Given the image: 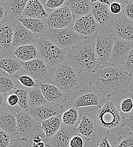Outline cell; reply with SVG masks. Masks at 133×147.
I'll return each mask as SVG.
<instances>
[{"instance_id": "cell-1", "label": "cell", "mask_w": 133, "mask_h": 147, "mask_svg": "<svg viewBox=\"0 0 133 147\" xmlns=\"http://www.w3.org/2000/svg\"><path fill=\"white\" fill-rule=\"evenodd\" d=\"M132 81L130 73L121 66L110 63L101 66L88 78L90 85L108 97L128 92Z\"/></svg>"}, {"instance_id": "cell-2", "label": "cell", "mask_w": 133, "mask_h": 147, "mask_svg": "<svg viewBox=\"0 0 133 147\" xmlns=\"http://www.w3.org/2000/svg\"><path fill=\"white\" fill-rule=\"evenodd\" d=\"M95 44L96 38H87L67 52V62L79 74L82 72L94 73L100 67Z\"/></svg>"}, {"instance_id": "cell-3", "label": "cell", "mask_w": 133, "mask_h": 147, "mask_svg": "<svg viewBox=\"0 0 133 147\" xmlns=\"http://www.w3.org/2000/svg\"><path fill=\"white\" fill-rule=\"evenodd\" d=\"M95 117L99 130L102 135H107L110 131L121 135L126 133V118L122 115L113 101H107L97 111Z\"/></svg>"}, {"instance_id": "cell-4", "label": "cell", "mask_w": 133, "mask_h": 147, "mask_svg": "<svg viewBox=\"0 0 133 147\" xmlns=\"http://www.w3.org/2000/svg\"><path fill=\"white\" fill-rule=\"evenodd\" d=\"M51 74L52 84L64 93L72 92L79 87V74L67 61L51 69Z\"/></svg>"}, {"instance_id": "cell-5", "label": "cell", "mask_w": 133, "mask_h": 147, "mask_svg": "<svg viewBox=\"0 0 133 147\" xmlns=\"http://www.w3.org/2000/svg\"><path fill=\"white\" fill-rule=\"evenodd\" d=\"M35 46L40 58L51 69L55 68L67 61V52L59 48L44 35L38 36Z\"/></svg>"}, {"instance_id": "cell-6", "label": "cell", "mask_w": 133, "mask_h": 147, "mask_svg": "<svg viewBox=\"0 0 133 147\" xmlns=\"http://www.w3.org/2000/svg\"><path fill=\"white\" fill-rule=\"evenodd\" d=\"M44 36L66 52L87 38L78 34L72 27L62 29L48 28Z\"/></svg>"}, {"instance_id": "cell-7", "label": "cell", "mask_w": 133, "mask_h": 147, "mask_svg": "<svg viewBox=\"0 0 133 147\" xmlns=\"http://www.w3.org/2000/svg\"><path fill=\"white\" fill-rule=\"evenodd\" d=\"M108 26L117 38H121L133 42V20L128 18L123 13L113 16Z\"/></svg>"}, {"instance_id": "cell-8", "label": "cell", "mask_w": 133, "mask_h": 147, "mask_svg": "<svg viewBox=\"0 0 133 147\" xmlns=\"http://www.w3.org/2000/svg\"><path fill=\"white\" fill-rule=\"evenodd\" d=\"M24 71L38 84L46 83L52 78L49 66L41 58H36L27 62H20Z\"/></svg>"}, {"instance_id": "cell-9", "label": "cell", "mask_w": 133, "mask_h": 147, "mask_svg": "<svg viewBox=\"0 0 133 147\" xmlns=\"http://www.w3.org/2000/svg\"><path fill=\"white\" fill-rule=\"evenodd\" d=\"M74 22V17L70 9L66 5L54 10L46 19L48 27L53 29L72 27Z\"/></svg>"}, {"instance_id": "cell-10", "label": "cell", "mask_w": 133, "mask_h": 147, "mask_svg": "<svg viewBox=\"0 0 133 147\" xmlns=\"http://www.w3.org/2000/svg\"><path fill=\"white\" fill-rule=\"evenodd\" d=\"M116 39L117 38L112 34L97 35L96 37V52L100 67L109 63Z\"/></svg>"}, {"instance_id": "cell-11", "label": "cell", "mask_w": 133, "mask_h": 147, "mask_svg": "<svg viewBox=\"0 0 133 147\" xmlns=\"http://www.w3.org/2000/svg\"><path fill=\"white\" fill-rule=\"evenodd\" d=\"M18 134L22 138H29L41 129V123L37 121L30 111L20 110L16 114Z\"/></svg>"}, {"instance_id": "cell-12", "label": "cell", "mask_w": 133, "mask_h": 147, "mask_svg": "<svg viewBox=\"0 0 133 147\" xmlns=\"http://www.w3.org/2000/svg\"><path fill=\"white\" fill-rule=\"evenodd\" d=\"M100 28L92 13L77 19L72 27L78 34L86 38H96Z\"/></svg>"}, {"instance_id": "cell-13", "label": "cell", "mask_w": 133, "mask_h": 147, "mask_svg": "<svg viewBox=\"0 0 133 147\" xmlns=\"http://www.w3.org/2000/svg\"><path fill=\"white\" fill-rule=\"evenodd\" d=\"M133 48L132 41L117 38L109 63L115 66L124 65Z\"/></svg>"}, {"instance_id": "cell-14", "label": "cell", "mask_w": 133, "mask_h": 147, "mask_svg": "<svg viewBox=\"0 0 133 147\" xmlns=\"http://www.w3.org/2000/svg\"><path fill=\"white\" fill-rule=\"evenodd\" d=\"M76 129L87 141L94 140L97 136L99 129L95 115L88 113L82 114Z\"/></svg>"}, {"instance_id": "cell-15", "label": "cell", "mask_w": 133, "mask_h": 147, "mask_svg": "<svg viewBox=\"0 0 133 147\" xmlns=\"http://www.w3.org/2000/svg\"><path fill=\"white\" fill-rule=\"evenodd\" d=\"M64 111L62 105L48 102L43 105L31 109L30 114L38 122L41 123L51 118L62 115Z\"/></svg>"}, {"instance_id": "cell-16", "label": "cell", "mask_w": 133, "mask_h": 147, "mask_svg": "<svg viewBox=\"0 0 133 147\" xmlns=\"http://www.w3.org/2000/svg\"><path fill=\"white\" fill-rule=\"evenodd\" d=\"M73 107L77 108L88 107H101V99L96 93L91 91H80L71 100Z\"/></svg>"}, {"instance_id": "cell-17", "label": "cell", "mask_w": 133, "mask_h": 147, "mask_svg": "<svg viewBox=\"0 0 133 147\" xmlns=\"http://www.w3.org/2000/svg\"><path fill=\"white\" fill-rule=\"evenodd\" d=\"M14 27L13 48L25 45L36 44L38 39V35L30 31L20 22L15 25Z\"/></svg>"}, {"instance_id": "cell-18", "label": "cell", "mask_w": 133, "mask_h": 147, "mask_svg": "<svg viewBox=\"0 0 133 147\" xmlns=\"http://www.w3.org/2000/svg\"><path fill=\"white\" fill-rule=\"evenodd\" d=\"M76 135L80 134L75 127L62 125L57 133L49 138V145L52 147H69L70 140Z\"/></svg>"}, {"instance_id": "cell-19", "label": "cell", "mask_w": 133, "mask_h": 147, "mask_svg": "<svg viewBox=\"0 0 133 147\" xmlns=\"http://www.w3.org/2000/svg\"><path fill=\"white\" fill-rule=\"evenodd\" d=\"M45 98L49 102L62 105L66 101V96L57 86L48 83L39 84Z\"/></svg>"}, {"instance_id": "cell-20", "label": "cell", "mask_w": 133, "mask_h": 147, "mask_svg": "<svg viewBox=\"0 0 133 147\" xmlns=\"http://www.w3.org/2000/svg\"><path fill=\"white\" fill-rule=\"evenodd\" d=\"M0 129L8 133L11 137L19 134L16 114L9 110H1Z\"/></svg>"}, {"instance_id": "cell-21", "label": "cell", "mask_w": 133, "mask_h": 147, "mask_svg": "<svg viewBox=\"0 0 133 147\" xmlns=\"http://www.w3.org/2000/svg\"><path fill=\"white\" fill-rule=\"evenodd\" d=\"M91 13L100 27L108 26L113 17L109 6L98 1L91 2Z\"/></svg>"}, {"instance_id": "cell-22", "label": "cell", "mask_w": 133, "mask_h": 147, "mask_svg": "<svg viewBox=\"0 0 133 147\" xmlns=\"http://www.w3.org/2000/svg\"><path fill=\"white\" fill-rule=\"evenodd\" d=\"M48 16L44 5L39 0H28L21 18L47 19Z\"/></svg>"}, {"instance_id": "cell-23", "label": "cell", "mask_w": 133, "mask_h": 147, "mask_svg": "<svg viewBox=\"0 0 133 147\" xmlns=\"http://www.w3.org/2000/svg\"><path fill=\"white\" fill-rule=\"evenodd\" d=\"M14 27L9 23L1 24L0 27V45L1 51L10 53L13 49Z\"/></svg>"}, {"instance_id": "cell-24", "label": "cell", "mask_w": 133, "mask_h": 147, "mask_svg": "<svg viewBox=\"0 0 133 147\" xmlns=\"http://www.w3.org/2000/svg\"><path fill=\"white\" fill-rule=\"evenodd\" d=\"M65 5L70 9L75 20L91 13L90 0H66Z\"/></svg>"}, {"instance_id": "cell-25", "label": "cell", "mask_w": 133, "mask_h": 147, "mask_svg": "<svg viewBox=\"0 0 133 147\" xmlns=\"http://www.w3.org/2000/svg\"><path fill=\"white\" fill-rule=\"evenodd\" d=\"M11 54L22 62H27L40 57L35 45H25L13 48Z\"/></svg>"}, {"instance_id": "cell-26", "label": "cell", "mask_w": 133, "mask_h": 147, "mask_svg": "<svg viewBox=\"0 0 133 147\" xmlns=\"http://www.w3.org/2000/svg\"><path fill=\"white\" fill-rule=\"evenodd\" d=\"M28 0H7L1 4L5 9L6 16L12 20L21 18Z\"/></svg>"}, {"instance_id": "cell-27", "label": "cell", "mask_w": 133, "mask_h": 147, "mask_svg": "<svg viewBox=\"0 0 133 147\" xmlns=\"http://www.w3.org/2000/svg\"><path fill=\"white\" fill-rule=\"evenodd\" d=\"M18 20L25 27L38 36L44 35L48 29L46 19L20 18Z\"/></svg>"}, {"instance_id": "cell-28", "label": "cell", "mask_w": 133, "mask_h": 147, "mask_svg": "<svg viewBox=\"0 0 133 147\" xmlns=\"http://www.w3.org/2000/svg\"><path fill=\"white\" fill-rule=\"evenodd\" d=\"M61 115L51 118L41 123V129L44 131L47 138L53 136L61 129L62 123Z\"/></svg>"}, {"instance_id": "cell-29", "label": "cell", "mask_w": 133, "mask_h": 147, "mask_svg": "<svg viewBox=\"0 0 133 147\" xmlns=\"http://www.w3.org/2000/svg\"><path fill=\"white\" fill-rule=\"evenodd\" d=\"M28 105L30 110L48 102L41 91L40 86L30 88L28 90Z\"/></svg>"}, {"instance_id": "cell-30", "label": "cell", "mask_w": 133, "mask_h": 147, "mask_svg": "<svg viewBox=\"0 0 133 147\" xmlns=\"http://www.w3.org/2000/svg\"><path fill=\"white\" fill-rule=\"evenodd\" d=\"M22 66L17 60L10 57H2L0 60V69L11 76L21 70Z\"/></svg>"}, {"instance_id": "cell-31", "label": "cell", "mask_w": 133, "mask_h": 147, "mask_svg": "<svg viewBox=\"0 0 133 147\" xmlns=\"http://www.w3.org/2000/svg\"><path fill=\"white\" fill-rule=\"evenodd\" d=\"M79 114L76 108L72 107L65 111L61 115L62 125L68 127H74L79 123Z\"/></svg>"}, {"instance_id": "cell-32", "label": "cell", "mask_w": 133, "mask_h": 147, "mask_svg": "<svg viewBox=\"0 0 133 147\" xmlns=\"http://www.w3.org/2000/svg\"><path fill=\"white\" fill-rule=\"evenodd\" d=\"M19 97V107L22 110L30 111V108L28 105V90L18 87L13 90Z\"/></svg>"}, {"instance_id": "cell-33", "label": "cell", "mask_w": 133, "mask_h": 147, "mask_svg": "<svg viewBox=\"0 0 133 147\" xmlns=\"http://www.w3.org/2000/svg\"><path fill=\"white\" fill-rule=\"evenodd\" d=\"M17 87V83L11 78L1 75L0 77V92L6 94Z\"/></svg>"}, {"instance_id": "cell-34", "label": "cell", "mask_w": 133, "mask_h": 147, "mask_svg": "<svg viewBox=\"0 0 133 147\" xmlns=\"http://www.w3.org/2000/svg\"><path fill=\"white\" fill-rule=\"evenodd\" d=\"M118 108L122 115L124 114V117H125L124 115H127L128 117L133 111V98L130 97L122 98Z\"/></svg>"}, {"instance_id": "cell-35", "label": "cell", "mask_w": 133, "mask_h": 147, "mask_svg": "<svg viewBox=\"0 0 133 147\" xmlns=\"http://www.w3.org/2000/svg\"><path fill=\"white\" fill-rule=\"evenodd\" d=\"M17 80L24 87L32 88L40 86L38 83L28 75H20L17 76Z\"/></svg>"}, {"instance_id": "cell-36", "label": "cell", "mask_w": 133, "mask_h": 147, "mask_svg": "<svg viewBox=\"0 0 133 147\" xmlns=\"http://www.w3.org/2000/svg\"><path fill=\"white\" fill-rule=\"evenodd\" d=\"M125 7V0L114 1L111 2L109 6V11L112 16H117L124 13Z\"/></svg>"}, {"instance_id": "cell-37", "label": "cell", "mask_w": 133, "mask_h": 147, "mask_svg": "<svg viewBox=\"0 0 133 147\" xmlns=\"http://www.w3.org/2000/svg\"><path fill=\"white\" fill-rule=\"evenodd\" d=\"M118 141V144L115 147H133V136L130 133L121 135Z\"/></svg>"}, {"instance_id": "cell-38", "label": "cell", "mask_w": 133, "mask_h": 147, "mask_svg": "<svg viewBox=\"0 0 133 147\" xmlns=\"http://www.w3.org/2000/svg\"><path fill=\"white\" fill-rule=\"evenodd\" d=\"M7 147H29L28 138H22L13 139Z\"/></svg>"}, {"instance_id": "cell-39", "label": "cell", "mask_w": 133, "mask_h": 147, "mask_svg": "<svg viewBox=\"0 0 133 147\" xmlns=\"http://www.w3.org/2000/svg\"><path fill=\"white\" fill-rule=\"evenodd\" d=\"M66 0H48L45 6L49 9L56 10L63 6Z\"/></svg>"}, {"instance_id": "cell-40", "label": "cell", "mask_w": 133, "mask_h": 147, "mask_svg": "<svg viewBox=\"0 0 133 147\" xmlns=\"http://www.w3.org/2000/svg\"><path fill=\"white\" fill-rule=\"evenodd\" d=\"M124 14L128 18L133 20V1L125 0Z\"/></svg>"}, {"instance_id": "cell-41", "label": "cell", "mask_w": 133, "mask_h": 147, "mask_svg": "<svg viewBox=\"0 0 133 147\" xmlns=\"http://www.w3.org/2000/svg\"><path fill=\"white\" fill-rule=\"evenodd\" d=\"M10 135L2 129H0V147H7L11 142Z\"/></svg>"}, {"instance_id": "cell-42", "label": "cell", "mask_w": 133, "mask_h": 147, "mask_svg": "<svg viewBox=\"0 0 133 147\" xmlns=\"http://www.w3.org/2000/svg\"><path fill=\"white\" fill-rule=\"evenodd\" d=\"M84 140L79 135L73 136L69 143V147H83Z\"/></svg>"}, {"instance_id": "cell-43", "label": "cell", "mask_w": 133, "mask_h": 147, "mask_svg": "<svg viewBox=\"0 0 133 147\" xmlns=\"http://www.w3.org/2000/svg\"><path fill=\"white\" fill-rule=\"evenodd\" d=\"M124 66V70L129 73H133V48L130 52Z\"/></svg>"}, {"instance_id": "cell-44", "label": "cell", "mask_w": 133, "mask_h": 147, "mask_svg": "<svg viewBox=\"0 0 133 147\" xmlns=\"http://www.w3.org/2000/svg\"><path fill=\"white\" fill-rule=\"evenodd\" d=\"M125 127L133 136V111L126 118Z\"/></svg>"}, {"instance_id": "cell-45", "label": "cell", "mask_w": 133, "mask_h": 147, "mask_svg": "<svg viewBox=\"0 0 133 147\" xmlns=\"http://www.w3.org/2000/svg\"><path fill=\"white\" fill-rule=\"evenodd\" d=\"M98 147H112L106 135H101L100 139L97 142Z\"/></svg>"}, {"instance_id": "cell-46", "label": "cell", "mask_w": 133, "mask_h": 147, "mask_svg": "<svg viewBox=\"0 0 133 147\" xmlns=\"http://www.w3.org/2000/svg\"><path fill=\"white\" fill-rule=\"evenodd\" d=\"M6 16V13L5 7L2 5H0V21L1 22L3 18Z\"/></svg>"}, {"instance_id": "cell-47", "label": "cell", "mask_w": 133, "mask_h": 147, "mask_svg": "<svg viewBox=\"0 0 133 147\" xmlns=\"http://www.w3.org/2000/svg\"><path fill=\"white\" fill-rule=\"evenodd\" d=\"M43 139V137L41 135H37L36 136H34L32 138V142L38 143L39 142H42Z\"/></svg>"}, {"instance_id": "cell-48", "label": "cell", "mask_w": 133, "mask_h": 147, "mask_svg": "<svg viewBox=\"0 0 133 147\" xmlns=\"http://www.w3.org/2000/svg\"><path fill=\"white\" fill-rule=\"evenodd\" d=\"M37 146H38V147H45L46 144H45L43 142H39L38 143H37Z\"/></svg>"}, {"instance_id": "cell-49", "label": "cell", "mask_w": 133, "mask_h": 147, "mask_svg": "<svg viewBox=\"0 0 133 147\" xmlns=\"http://www.w3.org/2000/svg\"><path fill=\"white\" fill-rule=\"evenodd\" d=\"M39 1L44 5V6H45V3H46V2L48 0H39Z\"/></svg>"}, {"instance_id": "cell-50", "label": "cell", "mask_w": 133, "mask_h": 147, "mask_svg": "<svg viewBox=\"0 0 133 147\" xmlns=\"http://www.w3.org/2000/svg\"><path fill=\"white\" fill-rule=\"evenodd\" d=\"M7 0H0V2H1V4H3L5 3Z\"/></svg>"}, {"instance_id": "cell-51", "label": "cell", "mask_w": 133, "mask_h": 147, "mask_svg": "<svg viewBox=\"0 0 133 147\" xmlns=\"http://www.w3.org/2000/svg\"><path fill=\"white\" fill-rule=\"evenodd\" d=\"M131 74V78H132V80L133 82V73H130Z\"/></svg>"}, {"instance_id": "cell-52", "label": "cell", "mask_w": 133, "mask_h": 147, "mask_svg": "<svg viewBox=\"0 0 133 147\" xmlns=\"http://www.w3.org/2000/svg\"><path fill=\"white\" fill-rule=\"evenodd\" d=\"M109 1H111V2H113V1H124V0H109Z\"/></svg>"}, {"instance_id": "cell-53", "label": "cell", "mask_w": 133, "mask_h": 147, "mask_svg": "<svg viewBox=\"0 0 133 147\" xmlns=\"http://www.w3.org/2000/svg\"><path fill=\"white\" fill-rule=\"evenodd\" d=\"M45 147H52L50 145H49V144H46V146Z\"/></svg>"}, {"instance_id": "cell-54", "label": "cell", "mask_w": 133, "mask_h": 147, "mask_svg": "<svg viewBox=\"0 0 133 147\" xmlns=\"http://www.w3.org/2000/svg\"><path fill=\"white\" fill-rule=\"evenodd\" d=\"M130 1H133V0H130Z\"/></svg>"}]
</instances>
